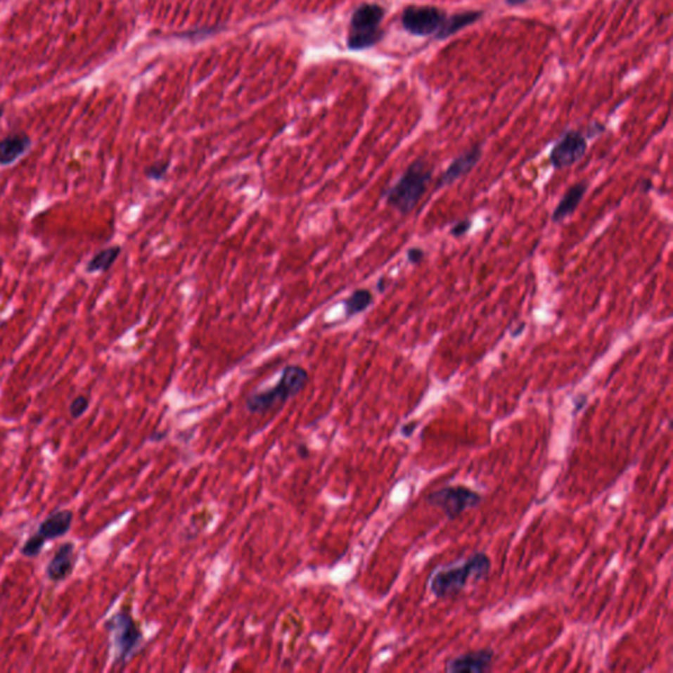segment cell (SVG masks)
Returning a JSON list of instances; mask_svg holds the SVG:
<instances>
[{"label":"cell","mask_w":673,"mask_h":673,"mask_svg":"<svg viewBox=\"0 0 673 673\" xmlns=\"http://www.w3.org/2000/svg\"><path fill=\"white\" fill-rule=\"evenodd\" d=\"M423 257H425V252L420 248H412L406 252L408 262L412 263V264H418L423 259Z\"/></svg>","instance_id":"22"},{"label":"cell","mask_w":673,"mask_h":673,"mask_svg":"<svg viewBox=\"0 0 673 673\" xmlns=\"http://www.w3.org/2000/svg\"><path fill=\"white\" fill-rule=\"evenodd\" d=\"M72 521H74L72 511L58 508L39 523L36 533L40 534L46 542L56 541L70 533Z\"/></svg>","instance_id":"12"},{"label":"cell","mask_w":673,"mask_h":673,"mask_svg":"<svg viewBox=\"0 0 673 673\" xmlns=\"http://www.w3.org/2000/svg\"><path fill=\"white\" fill-rule=\"evenodd\" d=\"M651 188H653V183H651V181L646 179V181H642V190H643L644 192H648Z\"/></svg>","instance_id":"27"},{"label":"cell","mask_w":673,"mask_h":673,"mask_svg":"<svg viewBox=\"0 0 673 673\" xmlns=\"http://www.w3.org/2000/svg\"><path fill=\"white\" fill-rule=\"evenodd\" d=\"M471 226H473L471 220L466 219V220H462V222H456V224L452 226L450 233H451L454 237H462L466 233H468V231L471 229Z\"/></svg>","instance_id":"21"},{"label":"cell","mask_w":673,"mask_h":673,"mask_svg":"<svg viewBox=\"0 0 673 673\" xmlns=\"http://www.w3.org/2000/svg\"><path fill=\"white\" fill-rule=\"evenodd\" d=\"M78 563L77 546L71 541L60 543L45 565V576L51 583L66 582L75 571Z\"/></svg>","instance_id":"9"},{"label":"cell","mask_w":673,"mask_h":673,"mask_svg":"<svg viewBox=\"0 0 673 673\" xmlns=\"http://www.w3.org/2000/svg\"><path fill=\"white\" fill-rule=\"evenodd\" d=\"M170 166V161L162 160V161L153 162L143 170V174L149 181H162L166 178Z\"/></svg>","instance_id":"19"},{"label":"cell","mask_w":673,"mask_h":673,"mask_svg":"<svg viewBox=\"0 0 673 673\" xmlns=\"http://www.w3.org/2000/svg\"><path fill=\"white\" fill-rule=\"evenodd\" d=\"M104 629L111 635L115 667H125L140 648L143 634L133 618L129 609H120L104 623Z\"/></svg>","instance_id":"4"},{"label":"cell","mask_w":673,"mask_h":673,"mask_svg":"<svg viewBox=\"0 0 673 673\" xmlns=\"http://www.w3.org/2000/svg\"><path fill=\"white\" fill-rule=\"evenodd\" d=\"M482 16H484V11L482 10L464 11V12H455L452 15H447L442 28L434 36V40H447L454 34H456L458 32L466 30L470 25L477 23Z\"/></svg>","instance_id":"14"},{"label":"cell","mask_w":673,"mask_h":673,"mask_svg":"<svg viewBox=\"0 0 673 673\" xmlns=\"http://www.w3.org/2000/svg\"><path fill=\"white\" fill-rule=\"evenodd\" d=\"M588 150V139L582 132L568 131L553 145L550 153V163L553 169L562 170L583 160Z\"/></svg>","instance_id":"8"},{"label":"cell","mask_w":673,"mask_h":673,"mask_svg":"<svg viewBox=\"0 0 673 673\" xmlns=\"http://www.w3.org/2000/svg\"><path fill=\"white\" fill-rule=\"evenodd\" d=\"M496 653L491 648H482L473 653H463L447 662L446 671L451 673H482L492 668Z\"/></svg>","instance_id":"10"},{"label":"cell","mask_w":673,"mask_h":673,"mask_svg":"<svg viewBox=\"0 0 673 673\" xmlns=\"http://www.w3.org/2000/svg\"><path fill=\"white\" fill-rule=\"evenodd\" d=\"M376 288H378V291L379 292L384 291V290L387 288V279H385V278H380L379 281L376 283Z\"/></svg>","instance_id":"26"},{"label":"cell","mask_w":673,"mask_h":673,"mask_svg":"<svg viewBox=\"0 0 673 673\" xmlns=\"http://www.w3.org/2000/svg\"><path fill=\"white\" fill-rule=\"evenodd\" d=\"M90 408V399L84 395H78L71 400L69 405V414L72 420H79Z\"/></svg>","instance_id":"20"},{"label":"cell","mask_w":673,"mask_h":673,"mask_svg":"<svg viewBox=\"0 0 673 673\" xmlns=\"http://www.w3.org/2000/svg\"><path fill=\"white\" fill-rule=\"evenodd\" d=\"M3 115H4V108H3V107H0V120H1Z\"/></svg>","instance_id":"28"},{"label":"cell","mask_w":673,"mask_h":673,"mask_svg":"<svg viewBox=\"0 0 673 673\" xmlns=\"http://www.w3.org/2000/svg\"><path fill=\"white\" fill-rule=\"evenodd\" d=\"M372 304H373V295L367 288L355 290L342 302L346 319H352L367 311Z\"/></svg>","instance_id":"17"},{"label":"cell","mask_w":673,"mask_h":673,"mask_svg":"<svg viewBox=\"0 0 673 673\" xmlns=\"http://www.w3.org/2000/svg\"><path fill=\"white\" fill-rule=\"evenodd\" d=\"M447 18L444 10L434 6H408L402 13V25L417 37L435 36Z\"/></svg>","instance_id":"7"},{"label":"cell","mask_w":673,"mask_h":673,"mask_svg":"<svg viewBox=\"0 0 673 673\" xmlns=\"http://www.w3.org/2000/svg\"><path fill=\"white\" fill-rule=\"evenodd\" d=\"M46 543L48 542L41 537L40 534H37L34 532V533L30 534V537H28V539H27L25 542L23 543L20 553L24 558L36 559V558L40 556Z\"/></svg>","instance_id":"18"},{"label":"cell","mask_w":673,"mask_h":673,"mask_svg":"<svg viewBox=\"0 0 673 673\" xmlns=\"http://www.w3.org/2000/svg\"><path fill=\"white\" fill-rule=\"evenodd\" d=\"M432 177V167L429 162L422 158L412 162L393 186L383 193L387 205L404 216L411 213L428 191Z\"/></svg>","instance_id":"2"},{"label":"cell","mask_w":673,"mask_h":673,"mask_svg":"<svg viewBox=\"0 0 673 673\" xmlns=\"http://www.w3.org/2000/svg\"><path fill=\"white\" fill-rule=\"evenodd\" d=\"M587 190H588V184L585 181L576 183L571 188H568V191L564 193V196L558 203L556 208L553 210V222H560L564 219L570 217L573 212L577 210Z\"/></svg>","instance_id":"15"},{"label":"cell","mask_w":673,"mask_h":673,"mask_svg":"<svg viewBox=\"0 0 673 673\" xmlns=\"http://www.w3.org/2000/svg\"><path fill=\"white\" fill-rule=\"evenodd\" d=\"M416 426H417V422H412V423H408V425L402 426V434H404L405 437H409V435H412L413 430L416 429Z\"/></svg>","instance_id":"24"},{"label":"cell","mask_w":673,"mask_h":673,"mask_svg":"<svg viewBox=\"0 0 673 673\" xmlns=\"http://www.w3.org/2000/svg\"><path fill=\"white\" fill-rule=\"evenodd\" d=\"M32 148V139L27 133H12L0 140V166L8 167L24 157Z\"/></svg>","instance_id":"13"},{"label":"cell","mask_w":673,"mask_h":673,"mask_svg":"<svg viewBox=\"0 0 673 673\" xmlns=\"http://www.w3.org/2000/svg\"><path fill=\"white\" fill-rule=\"evenodd\" d=\"M603 132H605V125L600 124V122H593V124L589 125L588 133H587L585 137H587V139H592V137H596V136L601 134Z\"/></svg>","instance_id":"23"},{"label":"cell","mask_w":673,"mask_h":673,"mask_svg":"<svg viewBox=\"0 0 673 673\" xmlns=\"http://www.w3.org/2000/svg\"><path fill=\"white\" fill-rule=\"evenodd\" d=\"M482 150L480 145L473 146L471 149L462 153L455 160H452L450 166L446 169L440 179L437 181V188L451 186L452 183L467 175L482 160Z\"/></svg>","instance_id":"11"},{"label":"cell","mask_w":673,"mask_h":673,"mask_svg":"<svg viewBox=\"0 0 673 673\" xmlns=\"http://www.w3.org/2000/svg\"><path fill=\"white\" fill-rule=\"evenodd\" d=\"M309 382V373L299 366L290 364L283 368L281 379L271 388L254 392L246 400V409L252 414H264L279 408L297 396Z\"/></svg>","instance_id":"3"},{"label":"cell","mask_w":673,"mask_h":673,"mask_svg":"<svg viewBox=\"0 0 673 673\" xmlns=\"http://www.w3.org/2000/svg\"><path fill=\"white\" fill-rule=\"evenodd\" d=\"M426 501L432 506L440 508L450 520H455L463 512L479 506L482 496L468 487L455 485L434 491L428 496Z\"/></svg>","instance_id":"6"},{"label":"cell","mask_w":673,"mask_h":673,"mask_svg":"<svg viewBox=\"0 0 673 673\" xmlns=\"http://www.w3.org/2000/svg\"><path fill=\"white\" fill-rule=\"evenodd\" d=\"M120 254V245H113L110 248H105L92 255V258L84 266V271L86 274H101V272L110 271Z\"/></svg>","instance_id":"16"},{"label":"cell","mask_w":673,"mask_h":673,"mask_svg":"<svg viewBox=\"0 0 673 673\" xmlns=\"http://www.w3.org/2000/svg\"><path fill=\"white\" fill-rule=\"evenodd\" d=\"M530 0H505V3L509 6V7H518V6H523V4H526L529 3Z\"/></svg>","instance_id":"25"},{"label":"cell","mask_w":673,"mask_h":673,"mask_svg":"<svg viewBox=\"0 0 673 673\" xmlns=\"http://www.w3.org/2000/svg\"><path fill=\"white\" fill-rule=\"evenodd\" d=\"M385 16V8L378 3H363L357 7L352 16L347 46L352 51L370 49L384 37L380 28Z\"/></svg>","instance_id":"5"},{"label":"cell","mask_w":673,"mask_h":673,"mask_svg":"<svg viewBox=\"0 0 673 673\" xmlns=\"http://www.w3.org/2000/svg\"><path fill=\"white\" fill-rule=\"evenodd\" d=\"M492 562L485 553H475L466 560L440 567L430 576V592L437 598H450L470 583L482 582L491 572Z\"/></svg>","instance_id":"1"}]
</instances>
